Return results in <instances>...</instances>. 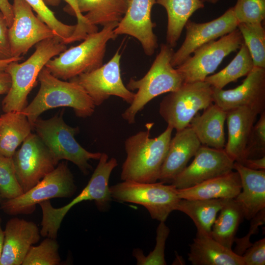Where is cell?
<instances>
[{"mask_svg":"<svg viewBox=\"0 0 265 265\" xmlns=\"http://www.w3.org/2000/svg\"><path fill=\"white\" fill-rule=\"evenodd\" d=\"M153 125L147 124L146 131H140L125 141L127 157L122 166V180L149 183L159 180L173 129L167 126L160 135L151 138Z\"/></svg>","mask_w":265,"mask_h":265,"instance_id":"1","label":"cell"},{"mask_svg":"<svg viewBox=\"0 0 265 265\" xmlns=\"http://www.w3.org/2000/svg\"><path fill=\"white\" fill-rule=\"evenodd\" d=\"M38 80L40 88L31 102L22 111L32 126L44 111L58 107L72 108L77 117L86 118L94 113L95 106L84 89L77 83L53 76L45 67Z\"/></svg>","mask_w":265,"mask_h":265,"instance_id":"2","label":"cell"},{"mask_svg":"<svg viewBox=\"0 0 265 265\" xmlns=\"http://www.w3.org/2000/svg\"><path fill=\"white\" fill-rule=\"evenodd\" d=\"M118 165L114 158L102 153L98 165L89 182L82 190L71 202L60 208H54L50 200L39 204L42 212L40 235L43 237L56 238L62 221L68 212L76 205L85 201H94L97 209L107 211L112 198L109 180L113 170Z\"/></svg>","mask_w":265,"mask_h":265,"instance_id":"3","label":"cell"},{"mask_svg":"<svg viewBox=\"0 0 265 265\" xmlns=\"http://www.w3.org/2000/svg\"><path fill=\"white\" fill-rule=\"evenodd\" d=\"M66 49V44L54 36L36 44L34 52L24 62H10L5 69L11 77V85L1 103L3 111H22L27 105V96L41 70L50 59Z\"/></svg>","mask_w":265,"mask_h":265,"instance_id":"4","label":"cell"},{"mask_svg":"<svg viewBox=\"0 0 265 265\" xmlns=\"http://www.w3.org/2000/svg\"><path fill=\"white\" fill-rule=\"evenodd\" d=\"M173 48L162 44L150 68L139 80L131 78L126 87L130 91L137 90L130 106L122 114L128 123L135 122V117L146 105L155 97L176 90L184 83L181 75L173 67L171 61Z\"/></svg>","mask_w":265,"mask_h":265,"instance_id":"5","label":"cell"},{"mask_svg":"<svg viewBox=\"0 0 265 265\" xmlns=\"http://www.w3.org/2000/svg\"><path fill=\"white\" fill-rule=\"evenodd\" d=\"M118 24H108L101 30L88 35L79 45L50 59L45 67L53 76L63 80L98 68L103 64L107 43L118 36L114 32Z\"/></svg>","mask_w":265,"mask_h":265,"instance_id":"6","label":"cell"},{"mask_svg":"<svg viewBox=\"0 0 265 265\" xmlns=\"http://www.w3.org/2000/svg\"><path fill=\"white\" fill-rule=\"evenodd\" d=\"M32 129L57 162L70 161L85 175L91 169L88 161L99 160L101 156L102 153L89 152L77 141L75 136L79 132V128L68 125L63 120L62 113L48 119L37 118Z\"/></svg>","mask_w":265,"mask_h":265,"instance_id":"7","label":"cell"},{"mask_svg":"<svg viewBox=\"0 0 265 265\" xmlns=\"http://www.w3.org/2000/svg\"><path fill=\"white\" fill-rule=\"evenodd\" d=\"M109 190L112 199L142 205L152 218L159 222L165 221L170 213L176 210L181 199L174 185L161 182L123 181L109 187Z\"/></svg>","mask_w":265,"mask_h":265,"instance_id":"8","label":"cell"},{"mask_svg":"<svg viewBox=\"0 0 265 265\" xmlns=\"http://www.w3.org/2000/svg\"><path fill=\"white\" fill-rule=\"evenodd\" d=\"M76 189L67 162L63 161L29 190L14 198L2 200L0 209L11 215L31 214L37 204L52 198L70 197Z\"/></svg>","mask_w":265,"mask_h":265,"instance_id":"9","label":"cell"},{"mask_svg":"<svg viewBox=\"0 0 265 265\" xmlns=\"http://www.w3.org/2000/svg\"><path fill=\"white\" fill-rule=\"evenodd\" d=\"M213 103L212 87L208 83H184L163 98L159 113L167 126L179 131L188 127L199 110Z\"/></svg>","mask_w":265,"mask_h":265,"instance_id":"10","label":"cell"},{"mask_svg":"<svg viewBox=\"0 0 265 265\" xmlns=\"http://www.w3.org/2000/svg\"><path fill=\"white\" fill-rule=\"evenodd\" d=\"M243 42L241 34L237 28L219 39L197 48L192 56L176 67L184 83L204 81L214 72L226 56L239 49Z\"/></svg>","mask_w":265,"mask_h":265,"instance_id":"11","label":"cell"},{"mask_svg":"<svg viewBox=\"0 0 265 265\" xmlns=\"http://www.w3.org/2000/svg\"><path fill=\"white\" fill-rule=\"evenodd\" d=\"M12 158L17 179L24 193L53 171L59 163L40 137L31 132Z\"/></svg>","mask_w":265,"mask_h":265,"instance_id":"12","label":"cell"},{"mask_svg":"<svg viewBox=\"0 0 265 265\" xmlns=\"http://www.w3.org/2000/svg\"><path fill=\"white\" fill-rule=\"evenodd\" d=\"M121 57L118 49L105 64L69 80L80 86L91 98L95 106L101 105L111 96L119 97L130 105L135 93L129 90L123 82L120 69Z\"/></svg>","mask_w":265,"mask_h":265,"instance_id":"13","label":"cell"},{"mask_svg":"<svg viewBox=\"0 0 265 265\" xmlns=\"http://www.w3.org/2000/svg\"><path fill=\"white\" fill-rule=\"evenodd\" d=\"M12 7L13 21L8 28L12 57L22 56L33 46L55 36L52 29L34 14L26 1L13 0Z\"/></svg>","mask_w":265,"mask_h":265,"instance_id":"14","label":"cell"},{"mask_svg":"<svg viewBox=\"0 0 265 265\" xmlns=\"http://www.w3.org/2000/svg\"><path fill=\"white\" fill-rule=\"evenodd\" d=\"M192 162L172 180L177 189H184L206 180L226 174L234 170V160L224 149L202 145Z\"/></svg>","mask_w":265,"mask_h":265,"instance_id":"15","label":"cell"},{"mask_svg":"<svg viewBox=\"0 0 265 265\" xmlns=\"http://www.w3.org/2000/svg\"><path fill=\"white\" fill-rule=\"evenodd\" d=\"M212 98L213 103L226 111L246 107L260 114L265 107V68L254 66L242 83L234 89L212 87Z\"/></svg>","mask_w":265,"mask_h":265,"instance_id":"16","label":"cell"},{"mask_svg":"<svg viewBox=\"0 0 265 265\" xmlns=\"http://www.w3.org/2000/svg\"><path fill=\"white\" fill-rule=\"evenodd\" d=\"M238 24L233 7L221 16L208 22L197 23L189 20L185 26V39L179 49L174 52L172 65L175 68L179 66L197 48L232 32L237 28Z\"/></svg>","mask_w":265,"mask_h":265,"instance_id":"17","label":"cell"},{"mask_svg":"<svg viewBox=\"0 0 265 265\" xmlns=\"http://www.w3.org/2000/svg\"><path fill=\"white\" fill-rule=\"evenodd\" d=\"M156 0H130L124 16L114 29V33L126 34L136 39L144 53L153 55L158 47L153 29L156 25L151 19V11Z\"/></svg>","mask_w":265,"mask_h":265,"instance_id":"18","label":"cell"},{"mask_svg":"<svg viewBox=\"0 0 265 265\" xmlns=\"http://www.w3.org/2000/svg\"><path fill=\"white\" fill-rule=\"evenodd\" d=\"M4 235L0 265H22L30 248L41 236L34 222L18 217L7 222Z\"/></svg>","mask_w":265,"mask_h":265,"instance_id":"19","label":"cell"},{"mask_svg":"<svg viewBox=\"0 0 265 265\" xmlns=\"http://www.w3.org/2000/svg\"><path fill=\"white\" fill-rule=\"evenodd\" d=\"M202 146L193 130L187 127L176 131L170 141L168 151L161 166L159 180L171 184L174 178L187 166Z\"/></svg>","mask_w":265,"mask_h":265,"instance_id":"20","label":"cell"},{"mask_svg":"<svg viewBox=\"0 0 265 265\" xmlns=\"http://www.w3.org/2000/svg\"><path fill=\"white\" fill-rule=\"evenodd\" d=\"M258 115L246 107H239L227 111L228 137L224 149L234 161L241 163L244 159Z\"/></svg>","mask_w":265,"mask_h":265,"instance_id":"21","label":"cell"},{"mask_svg":"<svg viewBox=\"0 0 265 265\" xmlns=\"http://www.w3.org/2000/svg\"><path fill=\"white\" fill-rule=\"evenodd\" d=\"M234 169L239 174L241 190L235 198L244 216L250 220L265 209V170H254L235 161Z\"/></svg>","mask_w":265,"mask_h":265,"instance_id":"22","label":"cell"},{"mask_svg":"<svg viewBox=\"0 0 265 265\" xmlns=\"http://www.w3.org/2000/svg\"><path fill=\"white\" fill-rule=\"evenodd\" d=\"M188 260L193 265H244L242 256L211 236L199 233L190 244Z\"/></svg>","mask_w":265,"mask_h":265,"instance_id":"23","label":"cell"},{"mask_svg":"<svg viewBox=\"0 0 265 265\" xmlns=\"http://www.w3.org/2000/svg\"><path fill=\"white\" fill-rule=\"evenodd\" d=\"M241 190L239 174L236 171H232L191 187L177 189V192L180 199H232L236 198Z\"/></svg>","mask_w":265,"mask_h":265,"instance_id":"24","label":"cell"},{"mask_svg":"<svg viewBox=\"0 0 265 265\" xmlns=\"http://www.w3.org/2000/svg\"><path fill=\"white\" fill-rule=\"evenodd\" d=\"M226 115L227 111L213 103L204 109L201 115L197 114L188 127L193 130L202 145L224 149Z\"/></svg>","mask_w":265,"mask_h":265,"instance_id":"25","label":"cell"},{"mask_svg":"<svg viewBox=\"0 0 265 265\" xmlns=\"http://www.w3.org/2000/svg\"><path fill=\"white\" fill-rule=\"evenodd\" d=\"M32 129L27 116L22 111H10L1 115L0 154L12 158Z\"/></svg>","mask_w":265,"mask_h":265,"instance_id":"26","label":"cell"},{"mask_svg":"<svg viewBox=\"0 0 265 265\" xmlns=\"http://www.w3.org/2000/svg\"><path fill=\"white\" fill-rule=\"evenodd\" d=\"M163 6L167 15L166 44L173 48L189 18L197 10L204 7L201 0H156Z\"/></svg>","mask_w":265,"mask_h":265,"instance_id":"27","label":"cell"},{"mask_svg":"<svg viewBox=\"0 0 265 265\" xmlns=\"http://www.w3.org/2000/svg\"><path fill=\"white\" fill-rule=\"evenodd\" d=\"M227 200L181 199L176 210L184 212L192 219L197 233L211 236L212 225Z\"/></svg>","mask_w":265,"mask_h":265,"instance_id":"28","label":"cell"},{"mask_svg":"<svg viewBox=\"0 0 265 265\" xmlns=\"http://www.w3.org/2000/svg\"><path fill=\"white\" fill-rule=\"evenodd\" d=\"M130 0H78L81 13L91 26H105L119 23L127 11Z\"/></svg>","mask_w":265,"mask_h":265,"instance_id":"29","label":"cell"},{"mask_svg":"<svg viewBox=\"0 0 265 265\" xmlns=\"http://www.w3.org/2000/svg\"><path fill=\"white\" fill-rule=\"evenodd\" d=\"M212 229L211 237L231 249L238 227L244 218L242 211L235 199H227L219 211Z\"/></svg>","mask_w":265,"mask_h":265,"instance_id":"30","label":"cell"},{"mask_svg":"<svg viewBox=\"0 0 265 265\" xmlns=\"http://www.w3.org/2000/svg\"><path fill=\"white\" fill-rule=\"evenodd\" d=\"M239 49L236 56L225 68L208 76L204 81L213 88L223 89L228 83L246 76L254 67L253 61L244 42Z\"/></svg>","mask_w":265,"mask_h":265,"instance_id":"31","label":"cell"},{"mask_svg":"<svg viewBox=\"0 0 265 265\" xmlns=\"http://www.w3.org/2000/svg\"><path fill=\"white\" fill-rule=\"evenodd\" d=\"M237 28L255 67L265 68V30L262 23H239Z\"/></svg>","mask_w":265,"mask_h":265,"instance_id":"32","label":"cell"},{"mask_svg":"<svg viewBox=\"0 0 265 265\" xmlns=\"http://www.w3.org/2000/svg\"><path fill=\"white\" fill-rule=\"evenodd\" d=\"M56 238L47 237L37 246H31L22 265H58L61 262Z\"/></svg>","mask_w":265,"mask_h":265,"instance_id":"33","label":"cell"},{"mask_svg":"<svg viewBox=\"0 0 265 265\" xmlns=\"http://www.w3.org/2000/svg\"><path fill=\"white\" fill-rule=\"evenodd\" d=\"M37 14V16L54 32L64 44L74 33L76 25H68L58 20L43 0H24Z\"/></svg>","mask_w":265,"mask_h":265,"instance_id":"34","label":"cell"},{"mask_svg":"<svg viewBox=\"0 0 265 265\" xmlns=\"http://www.w3.org/2000/svg\"><path fill=\"white\" fill-rule=\"evenodd\" d=\"M170 232L169 228L165 222H160L156 231V244L154 249L147 256L144 255L140 249L133 251V256L139 265H165L164 250L166 240Z\"/></svg>","mask_w":265,"mask_h":265,"instance_id":"35","label":"cell"},{"mask_svg":"<svg viewBox=\"0 0 265 265\" xmlns=\"http://www.w3.org/2000/svg\"><path fill=\"white\" fill-rule=\"evenodd\" d=\"M16 177L12 158L0 154V195L3 199H10L23 193Z\"/></svg>","mask_w":265,"mask_h":265,"instance_id":"36","label":"cell"},{"mask_svg":"<svg viewBox=\"0 0 265 265\" xmlns=\"http://www.w3.org/2000/svg\"><path fill=\"white\" fill-rule=\"evenodd\" d=\"M47 6H58L61 0H43ZM67 3L64 10L68 13L75 16L77 19L76 29L67 40L66 44L84 40L86 36L98 31L97 26L90 25L79 10L78 0H63Z\"/></svg>","mask_w":265,"mask_h":265,"instance_id":"37","label":"cell"},{"mask_svg":"<svg viewBox=\"0 0 265 265\" xmlns=\"http://www.w3.org/2000/svg\"><path fill=\"white\" fill-rule=\"evenodd\" d=\"M238 23H262L265 19V0H237L233 7Z\"/></svg>","mask_w":265,"mask_h":265,"instance_id":"38","label":"cell"},{"mask_svg":"<svg viewBox=\"0 0 265 265\" xmlns=\"http://www.w3.org/2000/svg\"><path fill=\"white\" fill-rule=\"evenodd\" d=\"M265 111H264L260 114V119L253 126L244 159L259 158L265 156Z\"/></svg>","mask_w":265,"mask_h":265,"instance_id":"39","label":"cell"},{"mask_svg":"<svg viewBox=\"0 0 265 265\" xmlns=\"http://www.w3.org/2000/svg\"><path fill=\"white\" fill-rule=\"evenodd\" d=\"M250 220L251 225L248 234L240 238H236L235 240L236 246L234 252L240 256L252 244L250 241L251 236L257 232L259 226L265 223V209L259 212Z\"/></svg>","mask_w":265,"mask_h":265,"instance_id":"40","label":"cell"},{"mask_svg":"<svg viewBox=\"0 0 265 265\" xmlns=\"http://www.w3.org/2000/svg\"><path fill=\"white\" fill-rule=\"evenodd\" d=\"M241 256L244 265H265V238L252 244Z\"/></svg>","mask_w":265,"mask_h":265,"instance_id":"41","label":"cell"},{"mask_svg":"<svg viewBox=\"0 0 265 265\" xmlns=\"http://www.w3.org/2000/svg\"><path fill=\"white\" fill-rule=\"evenodd\" d=\"M8 26L3 14L0 12V59L12 57L8 39Z\"/></svg>","mask_w":265,"mask_h":265,"instance_id":"42","label":"cell"},{"mask_svg":"<svg viewBox=\"0 0 265 265\" xmlns=\"http://www.w3.org/2000/svg\"><path fill=\"white\" fill-rule=\"evenodd\" d=\"M0 11L4 15L9 27L12 24L14 18L12 4L8 0H0Z\"/></svg>","mask_w":265,"mask_h":265,"instance_id":"43","label":"cell"},{"mask_svg":"<svg viewBox=\"0 0 265 265\" xmlns=\"http://www.w3.org/2000/svg\"><path fill=\"white\" fill-rule=\"evenodd\" d=\"M240 163L252 169L265 170V156L259 158L245 159Z\"/></svg>","mask_w":265,"mask_h":265,"instance_id":"44","label":"cell"},{"mask_svg":"<svg viewBox=\"0 0 265 265\" xmlns=\"http://www.w3.org/2000/svg\"><path fill=\"white\" fill-rule=\"evenodd\" d=\"M11 85V79L5 70L0 71V95L6 94Z\"/></svg>","mask_w":265,"mask_h":265,"instance_id":"45","label":"cell"},{"mask_svg":"<svg viewBox=\"0 0 265 265\" xmlns=\"http://www.w3.org/2000/svg\"><path fill=\"white\" fill-rule=\"evenodd\" d=\"M23 57L22 56L18 57H11L5 59H0V71L5 70L7 65L11 62L13 61H19L22 60Z\"/></svg>","mask_w":265,"mask_h":265,"instance_id":"46","label":"cell"},{"mask_svg":"<svg viewBox=\"0 0 265 265\" xmlns=\"http://www.w3.org/2000/svg\"><path fill=\"white\" fill-rule=\"evenodd\" d=\"M1 218L0 217V260L2 254L3 241H4V230H2L1 227Z\"/></svg>","mask_w":265,"mask_h":265,"instance_id":"47","label":"cell"},{"mask_svg":"<svg viewBox=\"0 0 265 265\" xmlns=\"http://www.w3.org/2000/svg\"><path fill=\"white\" fill-rule=\"evenodd\" d=\"M203 3L208 2L212 4L217 3L219 0H201Z\"/></svg>","mask_w":265,"mask_h":265,"instance_id":"48","label":"cell"},{"mask_svg":"<svg viewBox=\"0 0 265 265\" xmlns=\"http://www.w3.org/2000/svg\"><path fill=\"white\" fill-rule=\"evenodd\" d=\"M3 199L2 198V197H1V196L0 195V202L2 201Z\"/></svg>","mask_w":265,"mask_h":265,"instance_id":"49","label":"cell"}]
</instances>
